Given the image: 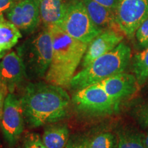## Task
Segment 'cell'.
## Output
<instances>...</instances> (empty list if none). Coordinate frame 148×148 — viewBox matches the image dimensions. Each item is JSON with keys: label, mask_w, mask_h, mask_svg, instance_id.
<instances>
[{"label": "cell", "mask_w": 148, "mask_h": 148, "mask_svg": "<svg viewBox=\"0 0 148 148\" xmlns=\"http://www.w3.org/2000/svg\"><path fill=\"white\" fill-rule=\"evenodd\" d=\"M134 36L138 45L142 49L148 47V17L136 29Z\"/></svg>", "instance_id": "ffe728a7"}, {"label": "cell", "mask_w": 148, "mask_h": 148, "mask_svg": "<svg viewBox=\"0 0 148 148\" xmlns=\"http://www.w3.org/2000/svg\"><path fill=\"white\" fill-rule=\"evenodd\" d=\"M115 17L119 30L132 38L139 25L148 17V0H118Z\"/></svg>", "instance_id": "52a82bcc"}, {"label": "cell", "mask_w": 148, "mask_h": 148, "mask_svg": "<svg viewBox=\"0 0 148 148\" xmlns=\"http://www.w3.org/2000/svg\"><path fill=\"white\" fill-rule=\"evenodd\" d=\"M21 37L19 29L8 19L0 22V47L3 51L13 47Z\"/></svg>", "instance_id": "2e32d148"}, {"label": "cell", "mask_w": 148, "mask_h": 148, "mask_svg": "<svg viewBox=\"0 0 148 148\" xmlns=\"http://www.w3.org/2000/svg\"><path fill=\"white\" fill-rule=\"evenodd\" d=\"M69 131L65 125H54L45 129L42 141L48 148H64L68 144Z\"/></svg>", "instance_id": "9a60e30c"}, {"label": "cell", "mask_w": 148, "mask_h": 148, "mask_svg": "<svg viewBox=\"0 0 148 148\" xmlns=\"http://www.w3.org/2000/svg\"><path fill=\"white\" fill-rule=\"evenodd\" d=\"M8 93V92L7 91L6 88L0 82V120H1V114H2L5 98Z\"/></svg>", "instance_id": "d4e9b609"}, {"label": "cell", "mask_w": 148, "mask_h": 148, "mask_svg": "<svg viewBox=\"0 0 148 148\" xmlns=\"http://www.w3.org/2000/svg\"><path fill=\"white\" fill-rule=\"evenodd\" d=\"M120 32L118 29H106L94 38L88 44L83 57L82 67L89 65L95 59L112 50L121 42L123 35Z\"/></svg>", "instance_id": "30bf717a"}, {"label": "cell", "mask_w": 148, "mask_h": 148, "mask_svg": "<svg viewBox=\"0 0 148 148\" xmlns=\"http://www.w3.org/2000/svg\"><path fill=\"white\" fill-rule=\"evenodd\" d=\"M26 77L21 58L15 51L5 54L0 61V82L8 92H13L15 88Z\"/></svg>", "instance_id": "8fae6325"}, {"label": "cell", "mask_w": 148, "mask_h": 148, "mask_svg": "<svg viewBox=\"0 0 148 148\" xmlns=\"http://www.w3.org/2000/svg\"><path fill=\"white\" fill-rule=\"evenodd\" d=\"M64 148H88L86 145V141L82 142V143H74L67 144Z\"/></svg>", "instance_id": "484cf974"}, {"label": "cell", "mask_w": 148, "mask_h": 148, "mask_svg": "<svg viewBox=\"0 0 148 148\" xmlns=\"http://www.w3.org/2000/svg\"><path fill=\"white\" fill-rule=\"evenodd\" d=\"M40 20L45 27L59 26L63 20L66 3L62 0H39Z\"/></svg>", "instance_id": "5bb4252c"}, {"label": "cell", "mask_w": 148, "mask_h": 148, "mask_svg": "<svg viewBox=\"0 0 148 148\" xmlns=\"http://www.w3.org/2000/svg\"><path fill=\"white\" fill-rule=\"evenodd\" d=\"M5 52H6V51H3L0 47V60L5 55Z\"/></svg>", "instance_id": "83f0119b"}, {"label": "cell", "mask_w": 148, "mask_h": 148, "mask_svg": "<svg viewBox=\"0 0 148 148\" xmlns=\"http://www.w3.org/2000/svg\"><path fill=\"white\" fill-rule=\"evenodd\" d=\"M24 120L21 99L12 92H8L5 98L0 125L5 140L10 145H14L21 135Z\"/></svg>", "instance_id": "ba28073f"}, {"label": "cell", "mask_w": 148, "mask_h": 148, "mask_svg": "<svg viewBox=\"0 0 148 148\" xmlns=\"http://www.w3.org/2000/svg\"><path fill=\"white\" fill-rule=\"evenodd\" d=\"M93 1L103 5V6L107 7V8L114 10V12H115L118 3V0H93Z\"/></svg>", "instance_id": "cb8c5ba5"}, {"label": "cell", "mask_w": 148, "mask_h": 148, "mask_svg": "<svg viewBox=\"0 0 148 148\" xmlns=\"http://www.w3.org/2000/svg\"><path fill=\"white\" fill-rule=\"evenodd\" d=\"M116 148H147L142 135L124 132L119 135Z\"/></svg>", "instance_id": "d6986e66"}, {"label": "cell", "mask_w": 148, "mask_h": 148, "mask_svg": "<svg viewBox=\"0 0 148 148\" xmlns=\"http://www.w3.org/2000/svg\"><path fill=\"white\" fill-rule=\"evenodd\" d=\"M142 138H143V142L145 143V146L147 147V148H148V131L146 132V134L142 136Z\"/></svg>", "instance_id": "4316f807"}, {"label": "cell", "mask_w": 148, "mask_h": 148, "mask_svg": "<svg viewBox=\"0 0 148 148\" xmlns=\"http://www.w3.org/2000/svg\"><path fill=\"white\" fill-rule=\"evenodd\" d=\"M23 148H48L36 133H28L24 136Z\"/></svg>", "instance_id": "44dd1931"}, {"label": "cell", "mask_w": 148, "mask_h": 148, "mask_svg": "<svg viewBox=\"0 0 148 148\" xmlns=\"http://www.w3.org/2000/svg\"><path fill=\"white\" fill-rule=\"evenodd\" d=\"M24 117L37 127L60 121L66 115L70 97L62 86L50 83H30L20 98Z\"/></svg>", "instance_id": "6da1fadb"}, {"label": "cell", "mask_w": 148, "mask_h": 148, "mask_svg": "<svg viewBox=\"0 0 148 148\" xmlns=\"http://www.w3.org/2000/svg\"><path fill=\"white\" fill-rule=\"evenodd\" d=\"M59 27L71 37L87 44L102 32L90 19L82 0L66 3L65 15Z\"/></svg>", "instance_id": "5b68a950"}, {"label": "cell", "mask_w": 148, "mask_h": 148, "mask_svg": "<svg viewBox=\"0 0 148 148\" xmlns=\"http://www.w3.org/2000/svg\"><path fill=\"white\" fill-rule=\"evenodd\" d=\"M97 84L119 102L125 98L130 97L140 87L134 75L124 72L115 74Z\"/></svg>", "instance_id": "7c38bea8"}, {"label": "cell", "mask_w": 148, "mask_h": 148, "mask_svg": "<svg viewBox=\"0 0 148 148\" xmlns=\"http://www.w3.org/2000/svg\"><path fill=\"white\" fill-rule=\"evenodd\" d=\"M5 16L21 32H34L40 21V1L17 0Z\"/></svg>", "instance_id": "9c48e42d"}, {"label": "cell", "mask_w": 148, "mask_h": 148, "mask_svg": "<svg viewBox=\"0 0 148 148\" xmlns=\"http://www.w3.org/2000/svg\"><path fill=\"white\" fill-rule=\"evenodd\" d=\"M73 102L78 110L93 114L112 113L119 103L97 84L77 90L73 97Z\"/></svg>", "instance_id": "8992f818"}, {"label": "cell", "mask_w": 148, "mask_h": 148, "mask_svg": "<svg viewBox=\"0 0 148 148\" xmlns=\"http://www.w3.org/2000/svg\"><path fill=\"white\" fill-rule=\"evenodd\" d=\"M132 69L138 84L141 86L148 79V47L134 56Z\"/></svg>", "instance_id": "e0dca14e"}, {"label": "cell", "mask_w": 148, "mask_h": 148, "mask_svg": "<svg viewBox=\"0 0 148 148\" xmlns=\"http://www.w3.org/2000/svg\"><path fill=\"white\" fill-rule=\"evenodd\" d=\"M93 23L101 30L114 29L119 30L116 22L115 12L93 0H82Z\"/></svg>", "instance_id": "4fadbf2b"}, {"label": "cell", "mask_w": 148, "mask_h": 148, "mask_svg": "<svg viewBox=\"0 0 148 148\" xmlns=\"http://www.w3.org/2000/svg\"><path fill=\"white\" fill-rule=\"evenodd\" d=\"M134 114L138 123L148 128V101L139 105L135 109Z\"/></svg>", "instance_id": "7402d4cb"}, {"label": "cell", "mask_w": 148, "mask_h": 148, "mask_svg": "<svg viewBox=\"0 0 148 148\" xmlns=\"http://www.w3.org/2000/svg\"><path fill=\"white\" fill-rule=\"evenodd\" d=\"M130 59V47L125 42H120L112 50L95 59L89 65L74 75L69 86L77 90L98 84L105 79L124 71Z\"/></svg>", "instance_id": "3957f363"}, {"label": "cell", "mask_w": 148, "mask_h": 148, "mask_svg": "<svg viewBox=\"0 0 148 148\" xmlns=\"http://www.w3.org/2000/svg\"><path fill=\"white\" fill-rule=\"evenodd\" d=\"M88 148H116L117 140L110 132H103L86 140Z\"/></svg>", "instance_id": "ac0fdd59"}, {"label": "cell", "mask_w": 148, "mask_h": 148, "mask_svg": "<svg viewBox=\"0 0 148 148\" xmlns=\"http://www.w3.org/2000/svg\"><path fill=\"white\" fill-rule=\"evenodd\" d=\"M46 28L50 32L53 43V58L46 81L62 87L69 86L88 44L73 38L57 25Z\"/></svg>", "instance_id": "7a4b0ae2"}, {"label": "cell", "mask_w": 148, "mask_h": 148, "mask_svg": "<svg viewBox=\"0 0 148 148\" xmlns=\"http://www.w3.org/2000/svg\"><path fill=\"white\" fill-rule=\"evenodd\" d=\"M16 1L17 0H0V22L5 19L4 16L13 7Z\"/></svg>", "instance_id": "603a6c76"}, {"label": "cell", "mask_w": 148, "mask_h": 148, "mask_svg": "<svg viewBox=\"0 0 148 148\" xmlns=\"http://www.w3.org/2000/svg\"><path fill=\"white\" fill-rule=\"evenodd\" d=\"M25 68L26 77L35 79L45 76L53 58V43L47 28L32 35L16 49Z\"/></svg>", "instance_id": "277c9868"}]
</instances>
